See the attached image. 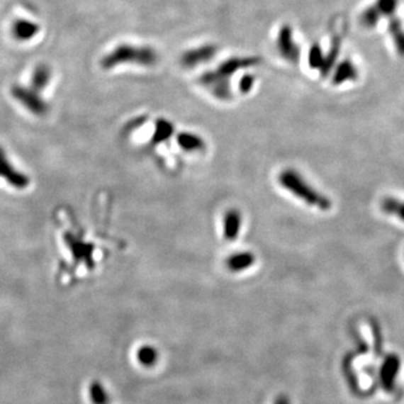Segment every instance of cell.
I'll return each instance as SVG.
<instances>
[{"mask_svg": "<svg viewBox=\"0 0 404 404\" xmlns=\"http://www.w3.org/2000/svg\"><path fill=\"white\" fill-rule=\"evenodd\" d=\"M254 84H255V77L252 76V74H245V76L242 77L240 84H238L240 91L242 94H249L253 89Z\"/></svg>", "mask_w": 404, "mask_h": 404, "instance_id": "7402d4cb", "label": "cell"}, {"mask_svg": "<svg viewBox=\"0 0 404 404\" xmlns=\"http://www.w3.org/2000/svg\"><path fill=\"white\" fill-rule=\"evenodd\" d=\"M157 62V53L150 46H136L121 44L103 59V67L111 69L120 64H136L140 67H153Z\"/></svg>", "mask_w": 404, "mask_h": 404, "instance_id": "3957f363", "label": "cell"}, {"mask_svg": "<svg viewBox=\"0 0 404 404\" xmlns=\"http://www.w3.org/2000/svg\"><path fill=\"white\" fill-rule=\"evenodd\" d=\"M381 209L386 215L398 217L404 223V201L394 197H386L381 202Z\"/></svg>", "mask_w": 404, "mask_h": 404, "instance_id": "5bb4252c", "label": "cell"}, {"mask_svg": "<svg viewBox=\"0 0 404 404\" xmlns=\"http://www.w3.org/2000/svg\"><path fill=\"white\" fill-rule=\"evenodd\" d=\"M357 77H359V72L355 65L345 60L337 67L334 77H332V84L338 86V84H345L347 81L356 80Z\"/></svg>", "mask_w": 404, "mask_h": 404, "instance_id": "8fae6325", "label": "cell"}, {"mask_svg": "<svg viewBox=\"0 0 404 404\" xmlns=\"http://www.w3.org/2000/svg\"><path fill=\"white\" fill-rule=\"evenodd\" d=\"M173 132H174V127H173L172 123L167 120V119H159L157 120V127H155L154 140L155 142H161V140L163 142V140L172 136Z\"/></svg>", "mask_w": 404, "mask_h": 404, "instance_id": "ffe728a7", "label": "cell"}, {"mask_svg": "<svg viewBox=\"0 0 404 404\" xmlns=\"http://www.w3.org/2000/svg\"><path fill=\"white\" fill-rule=\"evenodd\" d=\"M38 25L28 21H17L13 26V36L19 40H27L38 34Z\"/></svg>", "mask_w": 404, "mask_h": 404, "instance_id": "4fadbf2b", "label": "cell"}, {"mask_svg": "<svg viewBox=\"0 0 404 404\" xmlns=\"http://www.w3.org/2000/svg\"><path fill=\"white\" fill-rule=\"evenodd\" d=\"M90 400L94 404H109L111 396L106 390L105 386L98 381L91 383L89 388Z\"/></svg>", "mask_w": 404, "mask_h": 404, "instance_id": "e0dca14e", "label": "cell"}, {"mask_svg": "<svg viewBox=\"0 0 404 404\" xmlns=\"http://www.w3.org/2000/svg\"><path fill=\"white\" fill-rule=\"evenodd\" d=\"M279 184L283 190L293 196L296 199L303 202L309 207L317 208L321 211H330L332 201L325 194L315 190L311 184L302 176L301 173L286 167L278 176Z\"/></svg>", "mask_w": 404, "mask_h": 404, "instance_id": "7a4b0ae2", "label": "cell"}, {"mask_svg": "<svg viewBox=\"0 0 404 404\" xmlns=\"http://www.w3.org/2000/svg\"><path fill=\"white\" fill-rule=\"evenodd\" d=\"M276 47L283 59H286V61L293 64L299 62L301 51H300L299 45L294 42L293 32L288 25H283L281 27L278 38H276Z\"/></svg>", "mask_w": 404, "mask_h": 404, "instance_id": "5b68a950", "label": "cell"}, {"mask_svg": "<svg viewBox=\"0 0 404 404\" xmlns=\"http://www.w3.org/2000/svg\"><path fill=\"white\" fill-rule=\"evenodd\" d=\"M255 256L251 252H240L232 254L226 259V267L229 272L242 273L255 264Z\"/></svg>", "mask_w": 404, "mask_h": 404, "instance_id": "9c48e42d", "label": "cell"}, {"mask_svg": "<svg viewBox=\"0 0 404 404\" xmlns=\"http://www.w3.org/2000/svg\"><path fill=\"white\" fill-rule=\"evenodd\" d=\"M398 0H376L374 5L361 13L359 23L367 28H372L380 22L381 17L393 15Z\"/></svg>", "mask_w": 404, "mask_h": 404, "instance_id": "277c9868", "label": "cell"}, {"mask_svg": "<svg viewBox=\"0 0 404 404\" xmlns=\"http://www.w3.org/2000/svg\"><path fill=\"white\" fill-rule=\"evenodd\" d=\"M138 359L144 366H154L159 361V352L153 346H143L138 349Z\"/></svg>", "mask_w": 404, "mask_h": 404, "instance_id": "ac0fdd59", "label": "cell"}, {"mask_svg": "<svg viewBox=\"0 0 404 404\" xmlns=\"http://www.w3.org/2000/svg\"><path fill=\"white\" fill-rule=\"evenodd\" d=\"M340 51V36H335L332 40L330 50H329L328 53L325 55V60H323V65L320 70L321 74H322L323 77L328 76L329 72L332 70V67H334L335 62H336Z\"/></svg>", "mask_w": 404, "mask_h": 404, "instance_id": "2e32d148", "label": "cell"}, {"mask_svg": "<svg viewBox=\"0 0 404 404\" xmlns=\"http://www.w3.org/2000/svg\"><path fill=\"white\" fill-rule=\"evenodd\" d=\"M51 71L47 65H38L35 69V72L33 74V86L36 90L42 89L46 84H49Z\"/></svg>", "mask_w": 404, "mask_h": 404, "instance_id": "d6986e66", "label": "cell"}, {"mask_svg": "<svg viewBox=\"0 0 404 404\" xmlns=\"http://www.w3.org/2000/svg\"><path fill=\"white\" fill-rule=\"evenodd\" d=\"M178 143L188 153H196L205 147L203 140L193 133L184 132L178 134Z\"/></svg>", "mask_w": 404, "mask_h": 404, "instance_id": "7c38bea8", "label": "cell"}, {"mask_svg": "<svg viewBox=\"0 0 404 404\" xmlns=\"http://www.w3.org/2000/svg\"><path fill=\"white\" fill-rule=\"evenodd\" d=\"M215 53H217V47L215 45L209 44V45L200 46L198 49L184 52L181 57L180 62L184 67L191 69L203 62H208L209 60L215 57Z\"/></svg>", "mask_w": 404, "mask_h": 404, "instance_id": "8992f818", "label": "cell"}, {"mask_svg": "<svg viewBox=\"0 0 404 404\" xmlns=\"http://www.w3.org/2000/svg\"><path fill=\"white\" fill-rule=\"evenodd\" d=\"M242 217L237 209L226 211L223 217V236L227 242H235L242 232Z\"/></svg>", "mask_w": 404, "mask_h": 404, "instance_id": "52a82bcc", "label": "cell"}, {"mask_svg": "<svg viewBox=\"0 0 404 404\" xmlns=\"http://www.w3.org/2000/svg\"><path fill=\"white\" fill-rule=\"evenodd\" d=\"M274 404H291V401L288 399V396L280 395L275 400Z\"/></svg>", "mask_w": 404, "mask_h": 404, "instance_id": "603a6c76", "label": "cell"}, {"mask_svg": "<svg viewBox=\"0 0 404 404\" xmlns=\"http://www.w3.org/2000/svg\"><path fill=\"white\" fill-rule=\"evenodd\" d=\"M388 30L394 42L396 51L400 55L404 57V30L402 28L401 22L399 19L391 17Z\"/></svg>", "mask_w": 404, "mask_h": 404, "instance_id": "9a60e30c", "label": "cell"}, {"mask_svg": "<svg viewBox=\"0 0 404 404\" xmlns=\"http://www.w3.org/2000/svg\"><path fill=\"white\" fill-rule=\"evenodd\" d=\"M323 60H325V54H323L322 50H321L318 44H315L309 52L310 67L321 70V67L323 65Z\"/></svg>", "mask_w": 404, "mask_h": 404, "instance_id": "44dd1931", "label": "cell"}, {"mask_svg": "<svg viewBox=\"0 0 404 404\" xmlns=\"http://www.w3.org/2000/svg\"><path fill=\"white\" fill-rule=\"evenodd\" d=\"M259 57H232L221 63L215 70L202 74L199 84L205 86L208 91L221 101H228L232 99V86L230 78L240 69L253 67L259 64Z\"/></svg>", "mask_w": 404, "mask_h": 404, "instance_id": "6da1fadb", "label": "cell"}, {"mask_svg": "<svg viewBox=\"0 0 404 404\" xmlns=\"http://www.w3.org/2000/svg\"><path fill=\"white\" fill-rule=\"evenodd\" d=\"M399 371V357L396 355L388 356V359H386V364L383 366L382 373H381V378H382L386 390L391 391L394 388V381H395L396 375Z\"/></svg>", "mask_w": 404, "mask_h": 404, "instance_id": "30bf717a", "label": "cell"}, {"mask_svg": "<svg viewBox=\"0 0 404 404\" xmlns=\"http://www.w3.org/2000/svg\"><path fill=\"white\" fill-rule=\"evenodd\" d=\"M13 94L17 100H21L27 108H30V111H34V113H44L45 111V103L38 97L35 90L26 89L23 86H15L13 89Z\"/></svg>", "mask_w": 404, "mask_h": 404, "instance_id": "ba28073f", "label": "cell"}]
</instances>
